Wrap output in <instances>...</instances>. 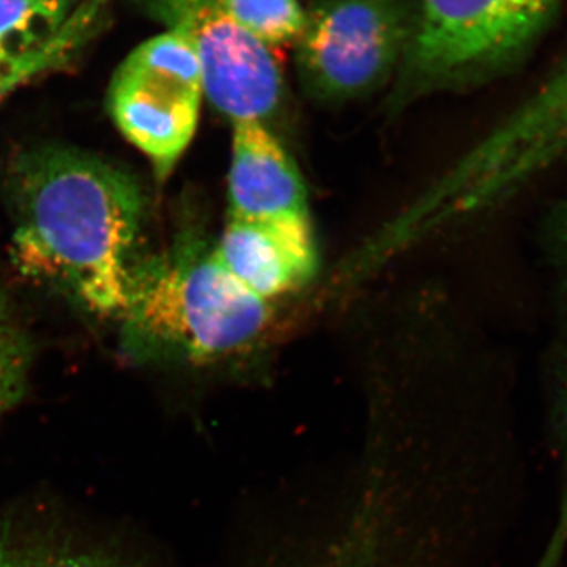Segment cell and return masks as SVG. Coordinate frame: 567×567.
<instances>
[{
    "mask_svg": "<svg viewBox=\"0 0 567 567\" xmlns=\"http://www.w3.org/2000/svg\"><path fill=\"white\" fill-rule=\"evenodd\" d=\"M7 203L20 274L87 315L121 319L145 254L140 181L102 156L41 145L11 163Z\"/></svg>",
    "mask_w": 567,
    "mask_h": 567,
    "instance_id": "1",
    "label": "cell"
},
{
    "mask_svg": "<svg viewBox=\"0 0 567 567\" xmlns=\"http://www.w3.org/2000/svg\"><path fill=\"white\" fill-rule=\"evenodd\" d=\"M118 322L123 352L137 363L207 368L251 353L271 309L224 270L215 244L189 234L144 254Z\"/></svg>",
    "mask_w": 567,
    "mask_h": 567,
    "instance_id": "2",
    "label": "cell"
},
{
    "mask_svg": "<svg viewBox=\"0 0 567 567\" xmlns=\"http://www.w3.org/2000/svg\"><path fill=\"white\" fill-rule=\"evenodd\" d=\"M563 0H416L415 37L393 102L470 89L516 69L546 35Z\"/></svg>",
    "mask_w": 567,
    "mask_h": 567,
    "instance_id": "3",
    "label": "cell"
},
{
    "mask_svg": "<svg viewBox=\"0 0 567 567\" xmlns=\"http://www.w3.org/2000/svg\"><path fill=\"white\" fill-rule=\"evenodd\" d=\"M416 25V0H315L295 40L301 85L324 102L379 89L398 73Z\"/></svg>",
    "mask_w": 567,
    "mask_h": 567,
    "instance_id": "4",
    "label": "cell"
},
{
    "mask_svg": "<svg viewBox=\"0 0 567 567\" xmlns=\"http://www.w3.org/2000/svg\"><path fill=\"white\" fill-rule=\"evenodd\" d=\"M204 87L192 44L164 31L126 55L112 76V121L140 148L156 177H169L199 125Z\"/></svg>",
    "mask_w": 567,
    "mask_h": 567,
    "instance_id": "5",
    "label": "cell"
},
{
    "mask_svg": "<svg viewBox=\"0 0 567 567\" xmlns=\"http://www.w3.org/2000/svg\"><path fill=\"white\" fill-rule=\"evenodd\" d=\"M140 7L192 44L204 96L233 125L265 123L281 107L282 71L271 48L212 0H140Z\"/></svg>",
    "mask_w": 567,
    "mask_h": 567,
    "instance_id": "6",
    "label": "cell"
},
{
    "mask_svg": "<svg viewBox=\"0 0 567 567\" xmlns=\"http://www.w3.org/2000/svg\"><path fill=\"white\" fill-rule=\"evenodd\" d=\"M567 158V51L464 164L465 208L498 203Z\"/></svg>",
    "mask_w": 567,
    "mask_h": 567,
    "instance_id": "7",
    "label": "cell"
},
{
    "mask_svg": "<svg viewBox=\"0 0 567 567\" xmlns=\"http://www.w3.org/2000/svg\"><path fill=\"white\" fill-rule=\"evenodd\" d=\"M219 264L235 281L268 301L315 278L317 248L309 215L227 218L215 241Z\"/></svg>",
    "mask_w": 567,
    "mask_h": 567,
    "instance_id": "8",
    "label": "cell"
},
{
    "mask_svg": "<svg viewBox=\"0 0 567 567\" xmlns=\"http://www.w3.org/2000/svg\"><path fill=\"white\" fill-rule=\"evenodd\" d=\"M233 126L227 218L309 215L303 177L281 142L262 122Z\"/></svg>",
    "mask_w": 567,
    "mask_h": 567,
    "instance_id": "9",
    "label": "cell"
},
{
    "mask_svg": "<svg viewBox=\"0 0 567 567\" xmlns=\"http://www.w3.org/2000/svg\"><path fill=\"white\" fill-rule=\"evenodd\" d=\"M0 567H151L71 518L18 511L0 520Z\"/></svg>",
    "mask_w": 567,
    "mask_h": 567,
    "instance_id": "10",
    "label": "cell"
},
{
    "mask_svg": "<svg viewBox=\"0 0 567 567\" xmlns=\"http://www.w3.org/2000/svg\"><path fill=\"white\" fill-rule=\"evenodd\" d=\"M114 0H84L61 31L50 40L20 52H0V100L43 74L76 59L110 20Z\"/></svg>",
    "mask_w": 567,
    "mask_h": 567,
    "instance_id": "11",
    "label": "cell"
},
{
    "mask_svg": "<svg viewBox=\"0 0 567 567\" xmlns=\"http://www.w3.org/2000/svg\"><path fill=\"white\" fill-rule=\"evenodd\" d=\"M84 0H0V52L39 47L61 31Z\"/></svg>",
    "mask_w": 567,
    "mask_h": 567,
    "instance_id": "12",
    "label": "cell"
},
{
    "mask_svg": "<svg viewBox=\"0 0 567 567\" xmlns=\"http://www.w3.org/2000/svg\"><path fill=\"white\" fill-rule=\"evenodd\" d=\"M32 363L31 339L0 287V420L24 398Z\"/></svg>",
    "mask_w": 567,
    "mask_h": 567,
    "instance_id": "13",
    "label": "cell"
},
{
    "mask_svg": "<svg viewBox=\"0 0 567 567\" xmlns=\"http://www.w3.org/2000/svg\"><path fill=\"white\" fill-rule=\"evenodd\" d=\"M270 48L295 43L303 28L305 7L298 0H212Z\"/></svg>",
    "mask_w": 567,
    "mask_h": 567,
    "instance_id": "14",
    "label": "cell"
},
{
    "mask_svg": "<svg viewBox=\"0 0 567 567\" xmlns=\"http://www.w3.org/2000/svg\"><path fill=\"white\" fill-rule=\"evenodd\" d=\"M565 537H567V488L565 499H563L561 517H559L557 533H555L554 540H551L550 547H548L547 550L546 558H544L543 566L540 567H551L555 565V563H557L559 551H561L563 543H565Z\"/></svg>",
    "mask_w": 567,
    "mask_h": 567,
    "instance_id": "15",
    "label": "cell"
},
{
    "mask_svg": "<svg viewBox=\"0 0 567 567\" xmlns=\"http://www.w3.org/2000/svg\"><path fill=\"white\" fill-rule=\"evenodd\" d=\"M563 245H565V251L567 256V215L565 218V224H563Z\"/></svg>",
    "mask_w": 567,
    "mask_h": 567,
    "instance_id": "16",
    "label": "cell"
},
{
    "mask_svg": "<svg viewBox=\"0 0 567 567\" xmlns=\"http://www.w3.org/2000/svg\"><path fill=\"white\" fill-rule=\"evenodd\" d=\"M305 567H349V566H334V565H312V566H305Z\"/></svg>",
    "mask_w": 567,
    "mask_h": 567,
    "instance_id": "17",
    "label": "cell"
}]
</instances>
